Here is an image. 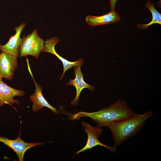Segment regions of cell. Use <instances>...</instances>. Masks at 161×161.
Masks as SVG:
<instances>
[{"label":"cell","instance_id":"7a4b0ae2","mask_svg":"<svg viewBox=\"0 0 161 161\" xmlns=\"http://www.w3.org/2000/svg\"><path fill=\"white\" fill-rule=\"evenodd\" d=\"M153 115L149 110L143 114H136L124 120L113 123L108 127L110 130L116 147L136 135L145 124L146 120Z\"/></svg>","mask_w":161,"mask_h":161},{"label":"cell","instance_id":"30bf717a","mask_svg":"<svg viewBox=\"0 0 161 161\" xmlns=\"http://www.w3.org/2000/svg\"><path fill=\"white\" fill-rule=\"evenodd\" d=\"M24 23H22L17 27L15 28L16 34L11 36L9 40L5 44H0V50L16 57L19 56V52L22 38L20 35L26 26Z\"/></svg>","mask_w":161,"mask_h":161},{"label":"cell","instance_id":"4fadbf2b","mask_svg":"<svg viewBox=\"0 0 161 161\" xmlns=\"http://www.w3.org/2000/svg\"><path fill=\"white\" fill-rule=\"evenodd\" d=\"M154 4L148 0L145 4L146 7L148 9L151 13L152 19L151 21L146 24H138L137 25V27L140 30H143L146 29L150 26L155 24H161V14L155 8Z\"/></svg>","mask_w":161,"mask_h":161},{"label":"cell","instance_id":"5b68a950","mask_svg":"<svg viewBox=\"0 0 161 161\" xmlns=\"http://www.w3.org/2000/svg\"><path fill=\"white\" fill-rule=\"evenodd\" d=\"M59 41V39L56 37H52L49 39H47L44 41V47L42 52H48L55 55L62 62L63 72L60 77L59 80H61L63 78L65 72L67 70L74 66H81L84 63V60L81 58L75 61H70L60 56L55 51V45Z\"/></svg>","mask_w":161,"mask_h":161},{"label":"cell","instance_id":"8992f818","mask_svg":"<svg viewBox=\"0 0 161 161\" xmlns=\"http://www.w3.org/2000/svg\"><path fill=\"white\" fill-rule=\"evenodd\" d=\"M18 66L17 57L1 52L0 54V77L11 80Z\"/></svg>","mask_w":161,"mask_h":161},{"label":"cell","instance_id":"9c48e42d","mask_svg":"<svg viewBox=\"0 0 161 161\" xmlns=\"http://www.w3.org/2000/svg\"><path fill=\"white\" fill-rule=\"evenodd\" d=\"M25 94L22 90L16 89L10 87L4 83L0 77V108L4 104L12 106L15 103L20 105L18 100L13 98L15 96H23Z\"/></svg>","mask_w":161,"mask_h":161},{"label":"cell","instance_id":"8fae6325","mask_svg":"<svg viewBox=\"0 0 161 161\" xmlns=\"http://www.w3.org/2000/svg\"><path fill=\"white\" fill-rule=\"evenodd\" d=\"M73 69L75 75V79H69L66 84L67 85L74 86L76 90V97L71 102V104L73 106L76 105L78 103L79 98L81 91L84 88H88L92 91L95 87L85 82L83 80V75L81 71V66H74Z\"/></svg>","mask_w":161,"mask_h":161},{"label":"cell","instance_id":"ba28073f","mask_svg":"<svg viewBox=\"0 0 161 161\" xmlns=\"http://www.w3.org/2000/svg\"><path fill=\"white\" fill-rule=\"evenodd\" d=\"M21 131L15 140H10L4 137H0V142L11 148L16 153L19 161H23L24 154L29 148L39 145L44 144L43 143H29L23 141L21 138Z\"/></svg>","mask_w":161,"mask_h":161},{"label":"cell","instance_id":"277c9868","mask_svg":"<svg viewBox=\"0 0 161 161\" xmlns=\"http://www.w3.org/2000/svg\"><path fill=\"white\" fill-rule=\"evenodd\" d=\"M81 123L83 126L85 131L87 134L88 137L86 145L81 149L77 151L76 155L87 150L91 149L97 145L105 147L112 152L114 153H116L117 150V147L115 145L112 147L106 145L100 142L98 140L99 136L102 133V130L101 128L98 127H93L84 121H81Z\"/></svg>","mask_w":161,"mask_h":161},{"label":"cell","instance_id":"5bb4252c","mask_svg":"<svg viewBox=\"0 0 161 161\" xmlns=\"http://www.w3.org/2000/svg\"><path fill=\"white\" fill-rule=\"evenodd\" d=\"M118 0H109L110 4V11H115V5Z\"/></svg>","mask_w":161,"mask_h":161},{"label":"cell","instance_id":"52a82bcc","mask_svg":"<svg viewBox=\"0 0 161 161\" xmlns=\"http://www.w3.org/2000/svg\"><path fill=\"white\" fill-rule=\"evenodd\" d=\"M27 62L29 72L32 78L35 86V91L32 95L30 96V98L32 103V111L33 112H36L42 109L44 107H46L50 109L56 114H58V112L57 111V109L49 104L43 97L42 93V87L35 82L30 70L28 60L27 58Z\"/></svg>","mask_w":161,"mask_h":161},{"label":"cell","instance_id":"6da1fadb","mask_svg":"<svg viewBox=\"0 0 161 161\" xmlns=\"http://www.w3.org/2000/svg\"><path fill=\"white\" fill-rule=\"evenodd\" d=\"M137 113L129 107L124 100L118 99L108 106L91 113L80 112L72 115L69 118L76 120L80 117H88L95 121L97 127H108L113 123L122 121L135 115Z\"/></svg>","mask_w":161,"mask_h":161},{"label":"cell","instance_id":"7c38bea8","mask_svg":"<svg viewBox=\"0 0 161 161\" xmlns=\"http://www.w3.org/2000/svg\"><path fill=\"white\" fill-rule=\"evenodd\" d=\"M120 17L115 11L100 16L89 15L86 17L87 23L92 27L115 23L120 21Z\"/></svg>","mask_w":161,"mask_h":161},{"label":"cell","instance_id":"3957f363","mask_svg":"<svg viewBox=\"0 0 161 161\" xmlns=\"http://www.w3.org/2000/svg\"><path fill=\"white\" fill-rule=\"evenodd\" d=\"M44 41L38 35L35 28L31 34L23 37L19 56L21 57L31 55L37 59L44 48Z\"/></svg>","mask_w":161,"mask_h":161}]
</instances>
